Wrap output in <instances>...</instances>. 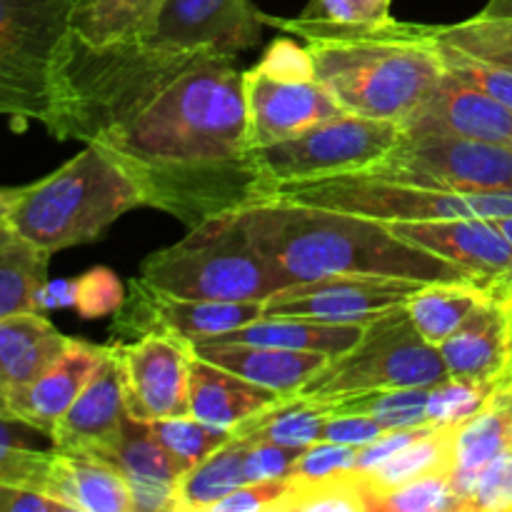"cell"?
I'll return each instance as SVG.
<instances>
[{"label":"cell","mask_w":512,"mask_h":512,"mask_svg":"<svg viewBox=\"0 0 512 512\" xmlns=\"http://www.w3.org/2000/svg\"><path fill=\"white\" fill-rule=\"evenodd\" d=\"M428 283L383 278V275H328L295 283L265 300V315L305 318L318 323L368 325Z\"/></svg>","instance_id":"cell-14"},{"label":"cell","mask_w":512,"mask_h":512,"mask_svg":"<svg viewBox=\"0 0 512 512\" xmlns=\"http://www.w3.org/2000/svg\"><path fill=\"white\" fill-rule=\"evenodd\" d=\"M438 350L450 378L498 385L508 365V313L503 300L488 293Z\"/></svg>","instance_id":"cell-23"},{"label":"cell","mask_w":512,"mask_h":512,"mask_svg":"<svg viewBox=\"0 0 512 512\" xmlns=\"http://www.w3.org/2000/svg\"><path fill=\"white\" fill-rule=\"evenodd\" d=\"M248 445L250 440L233 433L228 443L220 445L213 455L185 470L175 485L173 512H210L215 503L248 483L245 478Z\"/></svg>","instance_id":"cell-29"},{"label":"cell","mask_w":512,"mask_h":512,"mask_svg":"<svg viewBox=\"0 0 512 512\" xmlns=\"http://www.w3.org/2000/svg\"><path fill=\"white\" fill-rule=\"evenodd\" d=\"M78 0H0V118L48 123Z\"/></svg>","instance_id":"cell-8"},{"label":"cell","mask_w":512,"mask_h":512,"mask_svg":"<svg viewBox=\"0 0 512 512\" xmlns=\"http://www.w3.org/2000/svg\"><path fill=\"white\" fill-rule=\"evenodd\" d=\"M435 30V28H433ZM438 38V35H435ZM440 43V55H443L445 70H450L453 75H458L465 83L475 85L478 90L488 93L490 98L500 100L503 105L512 108V70L505 65L490 63V60L475 58V55L465 53V50L453 48V45Z\"/></svg>","instance_id":"cell-41"},{"label":"cell","mask_w":512,"mask_h":512,"mask_svg":"<svg viewBox=\"0 0 512 512\" xmlns=\"http://www.w3.org/2000/svg\"><path fill=\"white\" fill-rule=\"evenodd\" d=\"M43 493L68 512H133L128 480L110 460L53 448Z\"/></svg>","instance_id":"cell-22"},{"label":"cell","mask_w":512,"mask_h":512,"mask_svg":"<svg viewBox=\"0 0 512 512\" xmlns=\"http://www.w3.org/2000/svg\"><path fill=\"white\" fill-rule=\"evenodd\" d=\"M283 395L265 390L220 365L195 355L190 363L188 403L190 415L210 425L233 430L250 415L278 403Z\"/></svg>","instance_id":"cell-27"},{"label":"cell","mask_w":512,"mask_h":512,"mask_svg":"<svg viewBox=\"0 0 512 512\" xmlns=\"http://www.w3.org/2000/svg\"><path fill=\"white\" fill-rule=\"evenodd\" d=\"M260 70L283 80H310L315 78L313 58L308 45H298L290 38H278L258 63Z\"/></svg>","instance_id":"cell-49"},{"label":"cell","mask_w":512,"mask_h":512,"mask_svg":"<svg viewBox=\"0 0 512 512\" xmlns=\"http://www.w3.org/2000/svg\"><path fill=\"white\" fill-rule=\"evenodd\" d=\"M108 350L110 345H93L88 340L70 338L65 353L55 363H50L33 383L10 395L0 405V413L38 430L43 438L50 440V433L58 425V420L73 405L80 390L88 385Z\"/></svg>","instance_id":"cell-19"},{"label":"cell","mask_w":512,"mask_h":512,"mask_svg":"<svg viewBox=\"0 0 512 512\" xmlns=\"http://www.w3.org/2000/svg\"><path fill=\"white\" fill-rule=\"evenodd\" d=\"M385 433L383 425L365 415H350V413H333L330 410L328 420L323 428V440L330 443L353 445V448H363V445L373 443Z\"/></svg>","instance_id":"cell-50"},{"label":"cell","mask_w":512,"mask_h":512,"mask_svg":"<svg viewBox=\"0 0 512 512\" xmlns=\"http://www.w3.org/2000/svg\"><path fill=\"white\" fill-rule=\"evenodd\" d=\"M78 305V280H48L35 295V310L48 313L55 308H75Z\"/></svg>","instance_id":"cell-52"},{"label":"cell","mask_w":512,"mask_h":512,"mask_svg":"<svg viewBox=\"0 0 512 512\" xmlns=\"http://www.w3.org/2000/svg\"><path fill=\"white\" fill-rule=\"evenodd\" d=\"M50 253L40 250L0 220V318L38 313L35 295L48 283Z\"/></svg>","instance_id":"cell-30"},{"label":"cell","mask_w":512,"mask_h":512,"mask_svg":"<svg viewBox=\"0 0 512 512\" xmlns=\"http://www.w3.org/2000/svg\"><path fill=\"white\" fill-rule=\"evenodd\" d=\"M328 415V403L288 395V398H280L278 403L258 410L248 420L235 425L233 433L245 440H273V443L280 445H300V448H305V445L323 440Z\"/></svg>","instance_id":"cell-32"},{"label":"cell","mask_w":512,"mask_h":512,"mask_svg":"<svg viewBox=\"0 0 512 512\" xmlns=\"http://www.w3.org/2000/svg\"><path fill=\"white\" fill-rule=\"evenodd\" d=\"M163 0H78L70 33L88 45L138 38L155 18Z\"/></svg>","instance_id":"cell-33"},{"label":"cell","mask_w":512,"mask_h":512,"mask_svg":"<svg viewBox=\"0 0 512 512\" xmlns=\"http://www.w3.org/2000/svg\"><path fill=\"white\" fill-rule=\"evenodd\" d=\"M448 378L440 350L418 333L405 305H398L370 320L358 343L330 358L295 395L333 403L370 390L433 388Z\"/></svg>","instance_id":"cell-9"},{"label":"cell","mask_w":512,"mask_h":512,"mask_svg":"<svg viewBox=\"0 0 512 512\" xmlns=\"http://www.w3.org/2000/svg\"><path fill=\"white\" fill-rule=\"evenodd\" d=\"M285 495H288V478L258 480L235 488L228 498L215 503L210 512H280Z\"/></svg>","instance_id":"cell-48"},{"label":"cell","mask_w":512,"mask_h":512,"mask_svg":"<svg viewBox=\"0 0 512 512\" xmlns=\"http://www.w3.org/2000/svg\"><path fill=\"white\" fill-rule=\"evenodd\" d=\"M453 430L455 425H435L430 433L418 438L415 443L405 445L400 453L380 463L378 468L363 473L365 488H368V508L375 495H383L408 480L430 473H448L450 458H453Z\"/></svg>","instance_id":"cell-34"},{"label":"cell","mask_w":512,"mask_h":512,"mask_svg":"<svg viewBox=\"0 0 512 512\" xmlns=\"http://www.w3.org/2000/svg\"><path fill=\"white\" fill-rule=\"evenodd\" d=\"M245 103H248L250 148H263L293 138L323 120L345 113L323 83L283 80L265 73L258 65L243 70Z\"/></svg>","instance_id":"cell-17"},{"label":"cell","mask_w":512,"mask_h":512,"mask_svg":"<svg viewBox=\"0 0 512 512\" xmlns=\"http://www.w3.org/2000/svg\"><path fill=\"white\" fill-rule=\"evenodd\" d=\"M400 135V123L340 113L293 138L253 150L260 173L275 190L280 183L370 168L395 148Z\"/></svg>","instance_id":"cell-10"},{"label":"cell","mask_w":512,"mask_h":512,"mask_svg":"<svg viewBox=\"0 0 512 512\" xmlns=\"http://www.w3.org/2000/svg\"><path fill=\"white\" fill-rule=\"evenodd\" d=\"M355 458H358V448H353V445L318 440L300 453L293 470H290V478L318 480L328 478V475L350 473V470H355Z\"/></svg>","instance_id":"cell-43"},{"label":"cell","mask_w":512,"mask_h":512,"mask_svg":"<svg viewBox=\"0 0 512 512\" xmlns=\"http://www.w3.org/2000/svg\"><path fill=\"white\" fill-rule=\"evenodd\" d=\"M123 285L118 275L108 268H95L88 275L78 278V310L83 318H103V315L118 313L123 305Z\"/></svg>","instance_id":"cell-46"},{"label":"cell","mask_w":512,"mask_h":512,"mask_svg":"<svg viewBox=\"0 0 512 512\" xmlns=\"http://www.w3.org/2000/svg\"><path fill=\"white\" fill-rule=\"evenodd\" d=\"M0 512H68L58 500L28 485L0 480Z\"/></svg>","instance_id":"cell-51"},{"label":"cell","mask_w":512,"mask_h":512,"mask_svg":"<svg viewBox=\"0 0 512 512\" xmlns=\"http://www.w3.org/2000/svg\"><path fill=\"white\" fill-rule=\"evenodd\" d=\"M460 510L458 495L450 488V475L430 473L408 480L398 488L370 500V512H445Z\"/></svg>","instance_id":"cell-39"},{"label":"cell","mask_w":512,"mask_h":512,"mask_svg":"<svg viewBox=\"0 0 512 512\" xmlns=\"http://www.w3.org/2000/svg\"><path fill=\"white\" fill-rule=\"evenodd\" d=\"M385 225L405 243L453 263L485 293H498L512 280V245L493 220L453 218Z\"/></svg>","instance_id":"cell-16"},{"label":"cell","mask_w":512,"mask_h":512,"mask_svg":"<svg viewBox=\"0 0 512 512\" xmlns=\"http://www.w3.org/2000/svg\"><path fill=\"white\" fill-rule=\"evenodd\" d=\"M365 173L398 183L458 193L512 190V145L455 135H400L395 148Z\"/></svg>","instance_id":"cell-11"},{"label":"cell","mask_w":512,"mask_h":512,"mask_svg":"<svg viewBox=\"0 0 512 512\" xmlns=\"http://www.w3.org/2000/svg\"><path fill=\"white\" fill-rule=\"evenodd\" d=\"M158 443L170 453V458L178 463V468L190 470L213 455L223 443H228L233 430L220 428V425H210L205 420L193 418V415H183V418H168L148 423Z\"/></svg>","instance_id":"cell-38"},{"label":"cell","mask_w":512,"mask_h":512,"mask_svg":"<svg viewBox=\"0 0 512 512\" xmlns=\"http://www.w3.org/2000/svg\"><path fill=\"white\" fill-rule=\"evenodd\" d=\"M198 58L143 38L88 45L70 33L45 128L58 140L95 143L143 113Z\"/></svg>","instance_id":"cell-4"},{"label":"cell","mask_w":512,"mask_h":512,"mask_svg":"<svg viewBox=\"0 0 512 512\" xmlns=\"http://www.w3.org/2000/svg\"><path fill=\"white\" fill-rule=\"evenodd\" d=\"M365 325L343 323H318L305 318H275L263 315L248 325L230 330V333L213 335V338L195 340V343H243L265 345V348L305 350V353H323L335 358L353 348L363 335Z\"/></svg>","instance_id":"cell-28"},{"label":"cell","mask_w":512,"mask_h":512,"mask_svg":"<svg viewBox=\"0 0 512 512\" xmlns=\"http://www.w3.org/2000/svg\"><path fill=\"white\" fill-rule=\"evenodd\" d=\"M233 215L258 253L290 285L328 275H383L413 283H470L463 270L400 240L380 220L285 200H263Z\"/></svg>","instance_id":"cell-2"},{"label":"cell","mask_w":512,"mask_h":512,"mask_svg":"<svg viewBox=\"0 0 512 512\" xmlns=\"http://www.w3.org/2000/svg\"><path fill=\"white\" fill-rule=\"evenodd\" d=\"M305 448H300V445H280L273 443V440H250L248 455H245V478H248V483L288 478L295 460L300 458Z\"/></svg>","instance_id":"cell-47"},{"label":"cell","mask_w":512,"mask_h":512,"mask_svg":"<svg viewBox=\"0 0 512 512\" xmlns=\"http://www.w3.org/2000/svg\"><path fill=\"white\" fill-rule=\"evenodd\" d=\"M405 135H455L512 145V108L445 70L433 93L400 123Z\"/></svg>","instance_id":"cell-18"},{"label":"cell","mask_w":512,"mask_h":512,"mask_svg":"<svg viewBox=\"0 0 512 512\" xmlns=\"http://www.w3.org/2000/svg\"><path fill=\"white\" fill-rule=\"evenodd\" d=\"M433 28L443 43L512 70V15L478 13L463 23Z\"/></svg>","instance_id":"cell-37"},{"label":"cell","mask_w":512,"mask_h":512,"mask_svg":"<svg viewBox=\"0 0 512 512\" xmlns=\"http://www.w3.org/2000/svg\"><path fill=\"white\" fill-rule=\"evenodd\" d=\"M133 208H145V198L128 168L103 143H85L55 173L25 185L5 220L53 255L98 240Z\"/></svg>","instance_id":"cell-5"},{"label":"cell","mask_w":512,"mask_h":512,"mask_svg":"<svg viewBox=\"0 0 512 512\" xmlns=\"http://www.w3.org/2000/svg\"><path fill=\"white\" fill-rule=\"evenodd\" d=\"M263 23L303 40L315 80L345 113L363 118L403 123L445 73L433 25L395 18L380 25H335L265 13Z\"/></svg>","instance_id":"cell-3"},{"label":"cell","mask_w":512,"mask_h":512,"mask_svg":"<svg viewBox=\"0 0 512 512\" xmlns=\"http://www.w3.org/2000/svg\"><path fill=\"white\" fill-rule=\"evenodd\" d=\"M265 303H223V300H190L178 295L163 293L145 283L143 278H133L128 283V295L115 313V335H138L158 330V333L178 335V338L205 340L213 335L230 333V330L248 325L263 318Z\"/></svg>","instance_id":"cell-15"},{"label":"cell","mask_w":512,"mask_h":512,"mask_svg":"<svg viewBox=\"0 0 512 512\" xmlns=\"http://www.w3.org/2000/svg\"><path fill=\"white\" fill-rule=\"evenodd\" d=\"M263 25L250 0H163L138 38L180 53L238 58L260 43Z\"/></svg>","instance_id":"cell-13"},{"label":"cell","mask_w":512,"mask_h":512,"mask_svg":"<svg viewBox=\"0 0 512 512\" xmlns=\"http://www.w3.org/2000/svg\"><path fill=\"white\" fill-rule=\"evenodd\" d=\"M488 15H512V0H490L483 8Z\"/></svg>","instance_id":"cell-55"},{"label":"cell","mask_w":512,"mask_h":512,"mask_svg":"<svg viewBox=\"0 0 512 512\" xmlns=\"http://www.w3.org/2000/svg\"><path fill=\"white\" fill-rule=\"evenodd\" d=\"M23 188L25 185H20V188H0V220H5L10 213H13L20 195H23Z\"/></svg>","instance_id":"cell-54"},{"label":"cell","mask_w":512,"mask_h":512,"mask_svg":"<svg viewBox=\"0 0 512 512\" xmlns=\"http://www.w3.org/2000/svg\"><path fill=\"white\" fill-rule=\"evenodd\" d=\"M98 455L128 480L133 512H173L175 485L183 470L158 443L148 423L125 415L118 438Z\"/></svg>","instance_id":"cell-20"},{"label":"cell","mask_w":512,"mask_h":512,"mask_svg":"<svg viewBox=\"0 0 512 512\" xmlns=\"http://www.w3.org/2000/svg\"><path fill=\"white\" fill-rule=\"evenodd\" d=\"M138 275L178 298L223 303H265L290 288L258 253L233 213L205 220L175 245L150 253Z\"/></svg>","instance_id":"cell-6"},{"label":"cell","mask_w":512,"mask_h":512,"mask_svg":"<svg viewBox=\"0 0 512 512\" xmlns=\"http://www.w3.org/2000/svg\"><path fill=\"white\" fill-rule=\"evenodd\" d=\"M95 143L128 168L145 208L173 215L188 230L273 198L250 148L235 58H198L143 113Z\"/></svg>","instance_id":"cell-1"},{"label":"cell","mask_w":512,"mask_h":512,"mask_svg":"<svg viewBox=\"0 0 512 512\" xmlns=\"http://www.w3.org/2000/svg\"><path fill=\"white\" fill-rule=\"evenodd\" d=\"M465 510L483 512H512V450L495 458L480 473Z\"/></svg>","instance_id":"cell-44"},{"label":"cell","mask_w":512,"mask_h":512,"mask_svg":"<svg viewBox=\"0 0 512 512\" xmlns=\"http://www.w3.org/2000/svg\"><path fill=\"white\" fill-rule=\"evenodd\" d=\"M495 298L503 300L505 313H508V365H505V373L500 378L498 385H512V280L505 288H500L498 293H493Z\"/></svg>","instance_id":"cell-53"},{"label":"cell","mask_w":512,"mask_h":512,"mask_svg":"<svg viewBox=\"0 0 512 512\" xmlns=\"http://www.w3.org/2000/svg\"><path fill=\"white\" fill-rule=\"evenodd\" d=\"M428 400L430 388H393L348 395L328 403V408L333 413L365 415L378 420L385 430H395L428 423Z\"/></svg>","instance_id":"cell-36"},{"label":"cell","mask_w":512,"mask_h":512,"mask_svg":"<svg viewBox=\"0 0 512 512\" xmlns=\"http://www.w3.org/2000/svg\"><path fill=\"white\" fill-rule=\"evenodd\" d=\"M70 338L43 313L0 318V405L65 353Z\"/></svg>","instance_id":"cell-26"},{"label":"cell","mask_w":512,"mask_h":512,"mask_svg":"<svg viewBox=\"0 0 512 512\" xmlns=\"http://www.w3.org/2000/svg\"><path fill=\"white\" fill-rule=\"evenodd\" d=\"M493 223L498 225V228H500V233H503L505 238L510 240V245H512V215H510V218H495Z\"/></svg>","instance_id":"cell-56"},{"label":"cell","mask_w":512,"mask_h":512,"mask_svg":"<svg viewBox=\"0 0 512 512\" xmlns=\"http://www.w3.org/2000/svg\"><path fill=\"white\" fill-rule=\"evenodd\" d=\"M110 348L130 418L155 423L190 415L188 380L195 358L190 340L150 330L130 343H110Z\"/></svg>","instance_id":"cell-12"},{"label":"cell","mask_w":512,"mask_h":512,"mask_svg":"<svg viewBox=\"0 0 512 512\" xmlns=\"http://www.w3.org/2000/svg\"><path fill=\"white\" fill-rule=\"evenodd\" d=\"M193 350L198 358L210 360L283 398L300 393L303 385L330 360V355L323 353L243 343H193Z\"/></svg>","instance_id":"cell-25"},{"label":"cell","mask_w":512,"mask_h":512,"mask_svg":"<svg viewBox=\"0 0 512 512\" xmlns=\"http://www.w3.org/2000/svg\"><path fill=\"white\" fill-rule=\"evenodd\" d=\"M512 450V385H498L483 410L455 425L450 488L465 510L480 473Z\"/></svg>","instance_id":"cell-24"},{"label":"cell","mask_w":512,"mask_h":512,"mask_svg":"<svg viewBox=\"0 0 512 512\" xmlns=\"http://www.w3.org/2000/svg\"><path fill=\"white\" fill-rule=\"evenodd\" d=\"M390 5L393 0H310L300 18L335 25H380L393 20Z\"/></svg>","instance_id":"cell-42"},{"label":"cell","mask_w":512,"mask_h":512,"mask_svg":"<svg viewBox=\"0 0 512 512\" xmlns=\"http://www.w3.org/2000/svg\"><path fill=\"white\" fill-rule=\"evenodd\" d=\"M270 200L338 210V213L360 215V218L380 220V223L453 218L495 220L512 215V190H488V193L433 190L380 178L365 170L280 183L275 185Z\"/></svg>","instance_id":"cell-7"},{"label":"cell","mask_w":512,"mask_h":512,"mask_svg":"<svg viewBox=\"0 0 512 512\" xmlns=\"http://www.w3.org/2000/svg\"><path fill=\"white\" fill-rule=\"evenodd\" d=\"M280 512H370L368 488L355 470L318 480L288 475V495Z\"/></svg>","instance_id":"cell-35"},{"label":"cell","mask_w":512,"mask_h":512,"mask_svg":"<svg viewBox=\"0 0 512 512\" xmlns=\"http://www.w3.org/2000/svg\"><path fill=\"white\" fill-rule=\"evenodd\" d=\"M498 385L493 383H465V380L448 378L430 388L428 423L433 425H458L485 408L490 395Z\"/></svg>","instance_id":"cell-40"},{"label":"cell","mask_w":512,"mask_h":512,"mask_svg":"<svg viewBox=\"0 0 512 512\" xmlns=\"http://www.w3.org/2000/svg\"><path fill=\"white\" fill-rule=\"evenodd\" d=\"M123 388H120L118 363L113 348L73 400L63 418L50 433V443L70 453H103L120 433L125 418Z\"/></svg>","instance_id":"cell-21"},{"label":"cell","mask_w":512,"mask_h":512,"mask_svg":"<svg viewBox=\"0 0 512 512\" xmlns=\"http://www.w3.org/2000/svg\"><path fill=\"white\" fill-rule=\"evenodd\" d=\"M50 453H53V448L40 450L33 448V445L0 443V480L28 485V488H35L43 493Z\"/></svg>","instance_id":"cell-45"},{"label":"cell","mask_w":512,"mask_h":512,"mask_svg":"<svg viewBox=\"0 0 512 512\" xmlns=\"http://www.w3.org/2000/svg\"><path fill=\"white\" fill-rule=\"evenodd\" d=\"M485 298L488 293L473 283H428L405 300V310L418 333L438 348Z\"/></svg>","instance_id":"cell-31"}]
</instances>
